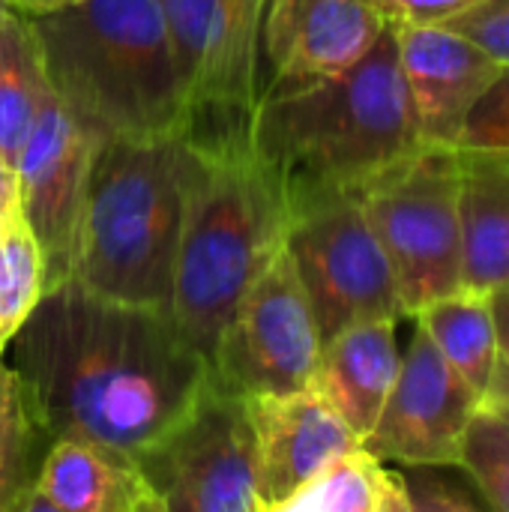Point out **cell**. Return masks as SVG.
Instances as JSON below:
<instances>
[{
  "instance_id": "6da1fadb",
  "label": "cell",
  "mask_w": 509,
  "mask_h": 512,
  "mask_svg": "<svg viewBox=\"0 0 509 512\" xmlns=\"http://www.w3.org/2000/svg\"><path fill=\"white\" fill-rule=\"evenodd\" d=\"M12 369L48 435L138 462L213 387L210 363L168 312L123 306L66 282L12 336Z\"/></svg>"
},
{
  "instance_id": "7a4b0ae2",
  "label": "cell",
  "mask_w": 509,
  "mask_h": 512,
  "mask_svg": "<svg viewBox=\"0 0 509 512\" xmlns=\"http://www.w3.org/2000/svg\"><path fill=\"white\" fill-rule=\"evenodd\" d=\"M420 150L393 21L342 75L261 99L252 126V156L276 186L288 225L324 201L357 198Z\"/></svg>"
},
{
  "instance_id": "3957f363",
  "label": "cell",
  "mask_w": 509,
  "mask_h": 512,
  "mask_svg": "<svg viewBox=\"0 0 509 512\" xmlns=\"http://www.w3.org/2000/svg\"><path fill=\"white\" fill-rule=\"evenodd\" d=\"M30 27L51 90L93 132L180 138L183 87L159 0H84Z\"/></svg>"
},
{
  "instance_id": "277c9868",
  "label": "cell",
  "mask_w": 509,
  "mask_h": 512,
  "mask_svg": "<svg viewBox=\"0 0 509 512\" xmlns=\"http://www.w3.org/2000/svg\"><path fill=\"white\" fill-rule=\"evenodd\" d=\"M192 153L177 135L102 138L90 165L72 282L168 312Z\"/></svg>"
},
{
  "instance_id": "5b68a950",
  "label": "cell",
  "mask_w": 509,
  "mask_h": 512,
  "mask_svg": "<svg viewBox=\"0 0 509 512\" xmlns=\"http://www.w3.org/2000/svg\"><path fill=\"white\" fill-rule=\"evenodd\" d=\"M285 234L288 213L252 153H192L168 315L207 363Z\"/></svg>"
},
{
  "instance_id": "8992f818",
  "label": "cell",
  "mask_w": 509,
  "mask_h": 512,
  "mask_svg": "<svg viewBox=\"0 0 509 512\" xmlns=\"http://www.w3.org/2000/svg\"><path fill=\"white\" fill-rule=\"evenodd\" d=\"M159 9L183 87V144L210 159L252 153L264 0H159Z\"/></svg>"
},
{
  "instance_id": "52a82bcc",
  "label": "cell",
  "mask_w": 509,
  "mask_h": 512,
  "mask_svg": "<svg viewBox=\"0 0 509 512\" xmlns=\"http://www.w3.org/2000/svg\"><path fill=\"white\" fill-rule=\"evenodd\" d=\"M357 201L390 261L405 318L462 291L456 150L423 147Z\"/></svg>"
},
{
  "instance_id": "ba28073f",
  "label": "cell",
  "mask_w": 509,
  "mask_h": 512,
  "mask_svg": "<svg viewBox=\"0 0 509 512\" xmlns=\"http://www.w3.org/2000/svg\"><path fill=\"white\" fill-rule=\"evenodd\" d=\"M135 468L147 512H261L246 399L216 381L192 417Z\"/></svg>"
},
{
  "instance_id": "9c48e42d",
  "label": "cell",
  "mask_w": 509,
  "mask_h": 512,
  "mask_svg": "<svg viewBox=\"0 0 509 512\" xmlns=\"http://www.w3.org/2000/svg\"><path fill=\"white\" fill-rule=\"evenodd\" d=\"M285 249L321 345L357 324L405 318L390 261L357 198H333L300 213L288 225Z\"/></svg>"
},
{
  "instance_id": "30bf717a",
  "label": "cell",
  "mask_w": 509,
  "mask_h": 512,
  "mask_svg": "<svg viewBox=\"0 0 509 512\" xmlns=\"http://www.w3.org/2000/svg\"><path fill=\"white\" fill-rule=\"evenodd\" d=\"M321 336L282 246L237 303L213 354V381L240 396H285L312 387Z\"/></svg>"
},
{
  "instance_id": "8fae6325",
  "label": "cell",
  "mask_w": 509,
  "mask_h": 512,
  "mask_svg": "<svg viewBox=\"0 0 509 512\" xmlns=\"http://www.w3.org/2000/svg\"><path fill=\"white\" fill-rule=\"evenodd\" d=\"M102 135L45 87L36 123L18 153V207L42 255L45 291L72 282L90 165Z\"/></svg>"
},
{
  "instance_id": "7c38bea8",
  "label": "cell",
  "mask_w": 509,
  "mask_h": 512,
  "mask_svg": "<svg viewBox=\"0 0 509 512\" xmlns=\"http://www.w3.org/2000/svg\"><path fill=\"white\" fill-rule=\"evenodd\" d=\"M480 411L477 393L417 327L363 450L378 462L405 468H459L465 438Z\"/></svg>"
},
{
  "instance_id": "4fadbf2b",
  "label": "cell",
  "mask_w": 509,
  "mask_h": 512,
  "mask_svg": "<svg viewBox=\"0 0 509 512\" xmlns=\"http://www.w3.org/2000/svg\"><path fill=\"white\" fill-rule=\"evenodd\" d=\"M387 27L390 18L378 0H264L261 99L342 75Z\"/></svg>"
},
{
  "instance_id": "5bb4252c",
  "label": "cell",
  "mask_w": 509,
  "mask_h": 512,
  "mask_svg": "<svg viewBox=\"0 0 509 512\" xmlns=\"http://www.w3.org/2000/svg\"><path fill=\"white\" fill-rule=\"evenodd\" d=\"M255 435V474L261 512L291 501L330 465L363 441L315 390L246 399Z\"/></svg>"
},
{
  "instance_id": "9a60e30c",
  "label": "cell",
  "mask_w": 509,
  "mask_h": 512,
  "mask_svg": "<svg viewBox=\"0 0 509 512\" xmlns=\"http://www.w3.org/2000/svg\"><path fill=\"white\" fill-rule=\"evenodd\" d=\"M399 66L423 147L453 150L459 132L501 66L447 27L396 24Z\"/></svg>"
},
{
  "instance_id": "2e32d148",
  "label": "cell",
  "mask_w": 509,
  "mask_h": 512,
  "mask_svg": "<svg viewBox=\"0 0 509 512\" xmlns=\"http://www.w3.org/2000/svg\"><path fill=\"white\" fill-rule=\"evenodd\" d=\"M396 321L357 324L324 342L312 387L366 441L399 375Z\"/></svg>"
},
{
  "instance_id": "e0dca14e",
  "label": "cell",
  "mask_w": 509,
  "mask_h": 512,
  "mask_svg": "<svg viewBox=\"0 0 509 512\" xmlns=\"http://www.w3.org/2000/svg\"><path fill=\"white\" fill-rule=\"evenodd\" d=\"M462 288L495 294L509 285V162L459 153Z\"/></svg>"
},
{
  "instance_id": "ac0fdd59",
  "label": "cell",
  "mask_w": 509,
  "mask_h": 512,
  "mask_svg": "<svg viewBox=\"0 0 509 512\" xmlns=\"http://www.w3.org/2000/svg\"><path fill=\"white\" fill-rule=\"evenodd\" d=\"M33 489L60 512H129L138 468L96 444L57 438L39 462Z\"/></svg>"
},
{
  "instance_id": "d6986e66",
  "label": "cell",
  "mask_w": 509,
  "mask_h": 512,
  "mask_svg": "<svg viewBox=\"0 0 509 512\" xmlns=\"http://www.w3.org/2000/svg\"><path fill=\"white\" fill-rule=\"evenodd\" d=\"M414 318L417 327L438 348V354L450 363V369L486 405L498 369V336H495L489 297L462 288L426 306Z\"/></svg>"
},
{
  "instance_id": "ffe728a7",
  "label": "cell",
  "mask_w": 509,
  "mask_h": 512,
  "mask_svg": "<svg viewBox=\"0 0 509 512\" xmlns=\"http://www.w3.org/2000/svg\"><path fill=\"white\" fill-rule=\"evenodd\" d=\"M48 87L30 18L9 12L0 21V162L15 168L18 153L36 123L39 99Z\"/></svg>"
},
{
  "instance_id": "44dd1931",
  "label": "cell",
  "mask_w": 509,
  "mask_h": 512,
  "mask_svg": "<svg viewBox=\"0 0 509 512\" xmlns=\"http://www.w3.org/2000/svg\"><path fill=\"white\" fill-rule=\"evenodd\" d=\"M48 444L21 378L0 360V512H15L27 498Z\"/></svg>"
},
{
  "instance_id": "7402d4cb",
  "label": "cell",
  "mask_w": 509,
  "mask_h": 512,
  "mask_svg": "<svg viewBox=\"0 0 509 512\" xmlns=\"http://www.w3.org/2000/svg\"><path fill=\"white\" fill-rule=\"evenodd\" d=\"M42 294V255L18 210L0 222V345L9 348Z\"/></svg>"
},
{
  "instance_id": "603a6c76",
  "label": "cell",
  "mask_w": 509,
  "mask_h": 512,
  "mask_svg": "<svg viewBox=\"0 0 509 512\" xmlns=\"http://www.w3.org/2000/svg\"><path fill=\"white\" fill-rule=\"evenodd\" d=\"M381 477L384 462L360 447L273 512H372L381 492Z\"/></svg>"
},
{
  "instance_id": "cb8c5ba5",
  "label": "cell",
  "mask_w": 509,
  "mask_h": 512,
  "mask_svg": "<svg viewBox=\"0 0 509 512\" xmlns=\"http://www.w3.org/2000/svg\"><path fill=\"white\" fill-rule=\"evenodd\" d=\"M459 468L474 480L492 512H509V438L486 408L471 423Z\"/></svg>"
},
{
  "instance_id": "d4e9b609",
  "label": "cell",
  "mask_w": 509,
  "mask_h": 512,
  "mask_svg": "<svg viewBox=\"0 0 509 512\" xmlns=\"http://www.w3.org/2000/svg\"><path fill=\"white\" fill-rule=\"evenodd\" d=\"M453 150L462 156L509 162V69H501L489 90L480 96Z\"/></svg>"
},
{
  "instance_id": "484cf974",
  "label": "cell",
  "mask_w": 509,
  "mask_h": 512,
  "mask_svg": "<svg viewBox=\"0 0 509 512\" xmlns=\"http://www.w3.org/2000/svg\"><path fill=\"white\" fill-rule=\"evenodd\" d=\"M444 27L474 42L501 69H509V0H480Z\"/></svg>"
},
{
  "instance_id": "4316f807",
  "label": "cell",
  "mask_w": 509,
  "mask_h": 512,
  "mask_svg": "<svg viewBox=\"0 0 509 512\" xmlns=\"http://www.w3.org/2000/svg\"><path fill=\"white\" fill-rule=\"evenodd\" d=\"M411 512H483L441 468H411L405 474Z\"/></svg>"
},
{
  "instance_id": "83f0119b",
  "label": "cell",
  "mask_w": 509,
  "mask_h": 512,
  "mask_svg": "<svg viewBox=\"0 0 509 512\" xmlns=\"http://www.w3.org/2000/svg\"><path fill=\"white\" fill-rule=\"evenodd\" d=\"M480 0H387L384 12L393 24L411 27H444Z\"/></svg>"
},
{
  "instance_id": "f1b7e54d",
  "label": "cell",
  "mask_w": 509,
  "mask_h": 512,
  "mask_svg": "<svg viewBox=\"0 0 509 512\" xmlns=\"http://www.w3.org/2000/svg\"><path fill=\"white\" fill-rule=\"evenodd\" d=\"M489 309L498 336V369L486 402H495V399H509V285L489 294Z\"/></svg>"
},
{
  "instance_id": "f546056e",
  "label": "cell",
  "mask_w": 509,
  "mask_h": 512,
  "mask_svg": "<svg viewBox=\"0 0 509 512\" xmlns=\"http://www.w3.org/2000/svg\"><path fill=\"white\" fill-rule=\"evenodd\" d=\"M372 512H411L408 486H405V474L402 471L384 468L381 492H378V501H375V510Z\"/></svg>"
},
{
  "instance_id": "4dcf8cb0",
  "label": "cell",
  "mask_w": 509,
  "mask_h": 512,
  "mask_svg": "<svg viewBox=\"0 0 509 512\" xmlns=\"http://www.w3.org/2000/svg\"><path fill=\"white\" fill-rule=\"evenodd\" d=\"M18 210L21 207H18V177H15V168L0 162V222L9 219Z\"/></svg>"
},
{
  "instance_id": "1f68e13d",
  "label": "cell",
  "mask_w": 509,
  "mask_h": 512,
  "mask_svg": "<svg viewBox=\"0 0 509 512\" xmlns=\"http://www.w3.org/2000/svg\"><path fill=\"white\" fill-rule=\"evenodd\" d=\"M75 3H84V0H12L15 12L21 15H48V12H57V9H66V6H75Z\"/></svg>"
},
{
  "instance_id": "d6a6232c",
  "label": "cell",
  "mask_w": 509,
  "mask_h": 512,
  "mask_svg": "<svg viewBox=\"0 0 509 512\" xmlns=\"http://www.w3.org/2000/svg\"><path fill=\"white\" fill-rule=\"evenodd\" d=\"M15 512H60V510H57L51 501H45L36 489H30V492H27V498L18 504V510Z\"/></svg>"
},
{
  "instance_id": "836d02e7",
  "label": "cell",
  "mask_w": 509,
  "mask_h": 512,
  "mask_svg": "<svg viewBox=\"0 0 509 512\" xmlns=\"http://www.w3.org/2000/svg\"><path fill=\"white\" fill-rule=\"evenodd\" d=\"M495 420H498V426L507 432V438H509V399H495V402H486L483 405Z\"/></svg>"
},
{
  "instance_id": "e575fe53",
  "label": "cell",
  "mask_w": 509,
  "mask_h": 512,
  "mask_svg": "<svg viewBox=\"0 0 509 512\" xmlns=\"http://www.w3.org/2000/svg\"><path fill=\"white\" fill-rule=\"evenodd\" d=\"M129 512H147L144 492H141V474H138V489H135V498H132V504H129Z\"/></svg>"
},
{
  "instance_id": "d590c367",
  "label": "cell",
  "mask_w": 509,
  "mask_h": 512,
  "mask_svg": "<svg viewBox=\"0 0 509 512\" xmlns=\"http://www.w3.org/2000/svg\"><path fill=\"white\" fill-rule=\"evenodd\" d=\"M9 12H15V6H12V0H0V21L9 15Z\"/></svg>"
},
{
  "instance_id": "8d00e7d4",
  "label": "cell",
  "mask_w": 509,
  "mask_h": 512,
  "mask_svg": "<svg viewBox=\"0 0 509 512\" xmlns=\"http://www.w3.org/2000/svg\"><path fill=\"white\" fill-rule=\"evenodd\" d=\"M3 351H6V345H0V360H3Z\"/></svg>"
},
{
  "instance_id": "74e56055",
  "label": "cell",
  "mask_w": 509,
  "mask_h": 512,
  "mask_svg": "<svg viewBox=\"0 0 509 512\" xmlns=\"http://www.w3.org/2000/svg\"><path fill=\"white\" fill-rule=\"evenodd\" d=\"M378 3H381V6H384V3H387V0H378Z\"/></svg>"
}]
</instances>
